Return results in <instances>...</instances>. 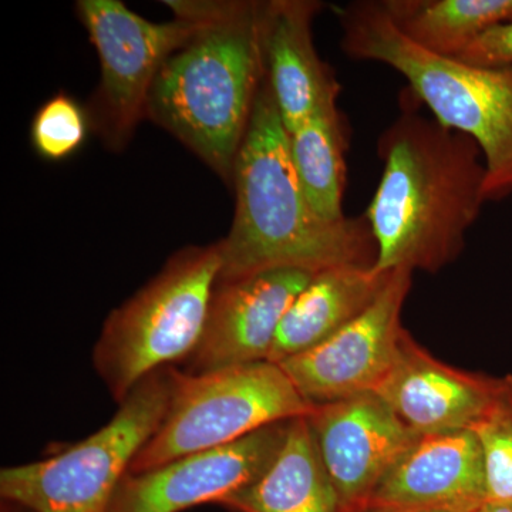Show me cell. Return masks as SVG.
<instances>
[{"label":"cell","mask_w":512,"mask_h":512,"mask_svg":"<svg viewBox=\"0 0 512 512\" xmlns=\"http://www.w3.org/2000/svg\"><path fill=\"white\" fill-rule=\"evenodd\" d=\"M382 178L365 217L377 247V272L434 274L466 248L485 200L483 153L476 141L404 103L380 134Z\"/></svg>","instance_id":"obj_1"},{"label":"cell","mask_w":512,"mask_h":512,"mask_svg":"<svg viewBox=\"0 0 512 512\" xmlns=\"http://www.w3.org/2000/svg\"><path fill=\"white\" fill-rule=\"evenodd\" d=\"M235 214L221 239V281L274 271L316 272L375 266L377 247L366 217L320 218L293 165L289 134L265 77L235 161Z\"/></svg>","instance_id":"obj_2"},{"label":"cell","mask_w":512,"mask_h":512,"mask_svg":"<svg viewBox=\"0 0 512 512\" xmlns=\"http://www.w3.org/2000/svg\"><path fill=\"white\" fill-rule=\"evenodd\" d=\"M266 2L231 0L158 74L147 119L173 134L227 185L266 77Z\"/></svg>","instance_id":"obj_3"},{"label":"cell","mask_w":512,"mask_h":512,"mask_svg":"<svg viewBox=\"0 0 512 512\" xmlns=\"http://www.w3.org/2000/svg\"><path fill=\"white\" fill-rule=\"evenodd\" d=\"M346 56L386 64L406 79V92L444 126L473 138L483 153L485 200L512 194V66L478 67L431 55L397 29L382 2L335 9Z\"/></svg>","instance_id":"obj_4"},{"label":"cell","mask_w":512,"mask_h":512,"mask_svg":"<svg viewBox=\"0 0 512 512\" xmlns=\"http://www.w3.org/2000/svg\"><path fill=\"white\" fill-rule=\"evenodd\" d=\"M221 265L220 242L180 249L110 313L93 363L117 403L146 377L190 359L204 332Z\"/></svg>","instance_id":"obj_5"},{"label":"cell","mask_w":512,"mask_h":512,"mask_svg":"<svg viewBox=\"0 0 512 512\" xmlns=\"http://www.w3.org/2000/svg\"><path fill=\"white\" fill-rule=\"evenodd\" d=\"M174 367L146 377L92 436L45 460L0 471L2 503L28 512H110L121 481L163 423Z\"/></svg>","instance_id":"obj_6"},{"label":"cell","mask_w":512,"mask_h":512,"mask_svg":"<svg viewBox=\"0 0 512 512\" xmlns=\"http://www.w3.org/2000/svg\"><path fill=\"white\" fill-rule=\"evenodd\" d=\"M315 404L299 393L281 365L248 363L188 373L175 370L170 404L130 473L227 446L271 424L309 416Z\"/></svg>","instance_id":"obj_7"},{"label":"cell","mask_w":512,"mask_h":512,"mask_svg":"<svg viewBox=\"0 0 512 512\" xmlns=\"http://www.w3.org/2000/svg\"><path fill=\"white\" fill-rule=\"evenodd\" d=\"M76 13L100 59V83L87 107L92 131L120 153L147 119L148 99L165 63L210 22L154 23L121 0H79Z\"/></svg>","instance_id":"obj_8"},{"label":"cell","mask_w":512,"mask_h":512,"mask_svg":"<svg viewBox=\"0 0 512 512\" xmlns=\"http://www.w3.org/2000/svg\"><path fill=\"white\" fill-rule=\"evenodd\" d=\"M412 271L397 269L370 308L309 352L281 363L312 404L375 392L389 372L404 332L402 311Z\"/></svg>","instance_id":"obj_9"},{"label":"cell","mask_w":512,"mask_h":512,"mask_svg":"<svg viewBox=\"0 0 512 512\" xmlns=\"http://www.w3.org/2000/svg\"><path fill=\"white\" fill-rule=\"evenodd\" d=\"M308 420L340 512L365 511L377 485L420 439L373 392L315 404Z\"/></svg>","instance_id":"obj_10"},{"label":"cell","mask_w":512,"mask_h":512,"mask_svg":"<svg viewBox=\"0 0 512 512\" xmlns=\"http://www.w3.org/2000/svg\"><path fill=\"white\" fill-rule=\"evenodd\" d=\"M289 421L271 424L227 446L198 451L121 481L110 512H183L221 503L255 483L284 447Z\"/></svg>","instance_id":"obj_11"},{"label":"cell","mask_w":512,"mask_h":512,"mask_svg":"<svg viewBox=\"0 0 512 512\" xmlns=\"http://www.w3.org/2000/svg\"><path fill=\"white\" fill-rule=\"evenodd\" d=\"M511 375L447 365L404 329L392 367L375 392L417 436L473 430L500 399Z\"/></svg>","instance_id":"obj_12"},{"label":"cell","mask_w":512,"mask_h":512,"mask_svg":"<svg viewBox=\"0 0 512 512\" xmlns=\"http://www.w3.org/2000/svg\"><path fill=\"white\" fill-rule=\"evenodd\" d=\"M312 276L301 269H274L218 279L200 343L187 360L188 373L268 360L285 313Z\"/></svg>","instance_id":"obj_13"},{"label":"cell","mask_w":512,"mask_h":512,"mask_svg":"<svg viewBox=\"0 0 512 512\" xmlns=\"http://www.w3.org/2000/svg\"><path fill=\"white\" fill-rule=\"evenodd\" d=\"M484 503L483 451L476 433L463 430L420 437L363 512H476Z\"/></svg>","instance_id":"obj_14"},{"label":"cell","mask_w":512,"mask_h":512,"mask_svg":"<svg viewBox=\"0 0 512 512\" xmlns=\"http://www.w3.org/2000/svg\"><path fill=\"white\" fill-rule=\"evenodd\" d=\"M316 0H269L264 22L266 77L288 134L326 104L338 103L342 86L320 59L312 23Z\"/></svg>","instance_id":"obj_15"},{"label":"cell","mask_w":512,"mask_h":512,"mask_svg":"<svg viewBox=\"0 0 512 512\" xmlns=\"http://www.w3.org/2000/svg\"><path fill=\"white\" fill-rule=\"evenodd\" d=\"M392 272L336 266L313 274L285 313L268 362L281 365L332 338L372 306Z\"/></svg>","instance_id":"obj_16"},{"label":"cell","mask_w":512,"mask_h":512,"mask_svg":"<svg viewBox=\"0 0 512 512\" xmlns=\"http://www.w3.org/2000/svg\"><path fill=\"white\" fill-rule=\"evenodd\" d=\"M218 505L231 512H340L308 416L289 421L281 453L255 483Z\"/></svg>","instance_id":"obj_17"},{"label":"cell","mask_w":512,"mask_h":512,"mask_svg":"<svg viewBox=\"0 0 512 512\" xmlns=\"http://www.w3.org/2000/svg\"><path fill=\"white\" fill-rule=\"evenodd\" d=\"M394 25L431 55L457 59L494 26L512 22V0H383Z\"/></svg>","instance_id":"obj_18"},{"label":"cell","mask_w":512,"mask_h":512,"mask_svg":"<svg viewBox=\"0 0 512 512\" xmlns=\"http://www.w3.org/2000/svg\"><path fill=\"white\" fill-rule=\"evenodd\" d=\"M348 124L338 103L326 104L289 134L296 174L313 211L323 220H343Z\"/></svg>","instance_id":"obj_19"},{"label":"cell","mask_w":512,"mask_h":512,"mask_svg":"<svg viewBox=\"0 0 512 512\" xmlns=\"http://www.w3.org/2000/svg\"><path fill=\"white\" fill-rule=\"evenodd\" d=\"M92 131L89 113L79 101L64 92L40 106L30 127V141L40 157L62 161L84 146Z\"/></svg>","instance_id":"obj_20"},{"label":"cell","mask_w":512,"mask_h":512,"mask_svg":"<svg viewBox=\"0 0 512 512\" xmlns=\"http://www.w3.org/2000/svg\"><path fill=\"white\" fill-rule=\"evenodd\" d=\"M471 431L483 451L487 501L512 503V376L491 412Z\"/></svg>","instance_id":"obj_21"},{"label":"cell","mask_w":512,"mask_h":512,"mask_svg":"<svg viewBox=\"0 0 512 512\" xmlns=\"http://www.w3.org/2000/svg\"><path fill=\"white\" fill-rule=\"evenodd\" d=\"M456 60L478 67L512 66V22L488 29Z\"/></svg>","instance_id":"obj_22"},{"label":"cell","mask_w":512,"mask_h":512,"mask_svg":"<svg viewBox=\"0 0 512 512\" xmlns=\"http://www.w3.org/2000/svg\"><path fill=\"white\" fill-rule=\"evenodd\" d=\"M476 512H512V503H494L487 501Z\"/></svg>","instance_id":"obj_23"},{"label":"cell","mask_w":512,"mask_h":512,"mask_svg":"<svg viewBox=\"0 0 512 512\" xmlns=\"http://www.w3.org/2000/svg\"><path fill=\"white\" fill-rule=\"evenodd\" d=\"M2 512H28L22 510V508L15 507V505L2 503Z\"/></svg>","instance_id":"obj_24"},{"label":"cell","mask_w":512,"mask_h":512,"mask_svg":"<svg viewBox=\"0 0 512 512\" xmlns=\"http://www.w3.org/2000/svg\"><path fill=\"white\" fill-rule=\"evenodd\" d=\"M423 512H444V511H423Z\"/></svg>","instance_id":"obj_25"}]
</instances>
